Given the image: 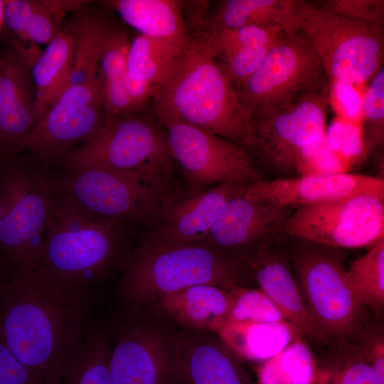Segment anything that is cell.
<instances>
[{
    "mask_svg": "<svg viewBox=\"0 0 384 384\" xmlns=\"http://www.w3.org/2000/svg\"><path fill=\"white\" fill-rule=\"evenodd\" d=\"M161 122L186 196L228 181L262 179L250 155L239 144L186 123Z\"/></svg>",
    "mask_w": 384,
    "mask_h": 384,
    "instance_id": "cell-14",
    "label": "cell"
},
{
    "mask_svg": "<svg viewBox=\"0 0 384 384\" xmlns=\"http://www.w3.org/2000/svg\"><path fill=\"white\" fill-rule=\"evenodd\" d=\"M329 84L312 46L300 32L292 30L235 89L240 102L251 112L289 107Z\"/></svg>",
    "mask_w": 384,
    "mask_h": 384,
    "instance_id": "cell-12",
    "label": "cell"
},
{
    "mask_svg": "<svg viewBox=\"0 0 384 384\" xmlns=\"http://www.w3.org/2000/svg\"><path fill=\"white\" fill-rule=\"evenodd\" d=\"M294 209L244 192L225 203L203 242L240 261L261 245L280 242L283 225Z\"/></svg>",
    "mask_w": 384,
    "mask_h": 384,
    "instance_id": "cell-17",
    "label": "cell"
},
{
    "mask_svg": "<svg viewBox=\"0 0 384 384\" xmlns=\"http://www.w3.org/2000/svg\"><path fill=\"white\" fill-rule=\"evenodd\" d=\"M250 281L241 261L206 242L151 247L134 241L109 299L123 307L144 309L191 286L209 284L230 292Z\"/></svg>",
    "mask_w": 384,
    "mask_h": 384,
    "instance_id": "cell-4",
    "label": "cell"
},
{
    "mask_svg": "<svg viewBox=\"0 0 384 384\" xmlns=\"http://www.w3.org/2000/svg\"><path fill=\"white\" fill-rule=\"evenodd\" d=\"M53 193L50 169L39 159L0 154V255L14 270L35 266Z\"/></svg>",
    "mask_w": 384,
    "mask_h": 384,
    "instance_id": "cell-7",
    "label": "cell"
},
{
    "mask_svg": "<svg viewBox=\"0 0 384 384\" xmlns=\"http://www.w3.org/2000/svg\"><path fill=\"white\" fill-rule=\"evenodd\" d=\"M316 365L309 346L299 338L261 363L257 384H313Z\"/></svg>",
    "mask_w": 384,
    "mask_h": 384,
    "instance_id": "cell-33",
    "label": "cell"
},
{
    "mask_svg": "<svg viewBox=\"0 0 384 384\" xmlns=\"http://www.w3.org/2000/svg\"><path fill=\"white\" fill-rule=\"evenodd\" d=\"M293 26L312 46L329 80L361 84L383 67L384 24L348 18L319 3L297 0Z\"/></svg>",
    "mask_w": 384,
    "mask_h": 384,
    "instance_id": "cell-9",
    "label": "cell"
},
{
    "mask_svg": "<svg viewBox=\"0 0 384 384\" xmlns=\"http://www.w3.org/2000/svg\"><path fill=\"white\" fill-rule=\"evenodd\" d=\"M282 233L338 249L373 247L384 240V196L360 194L298 207Z\"/></svg>",
    "mask_w": 384,
    "mask_h": 384,
    "instance_id": "cell-13",
    "label": "cell"
},
{
    "mask_svg": "<svg viewBox=\"0 0 384 384\" xmlns=\"http://www.w3.org/2000/svg\"><path fill=\"white\" fill-rule=\"evenodd\" d=\"M230 293L233 304L227 321L276 322L286 320L277 306L260 289L240 287Z\"/></svg>",
    "mask_w": 384,
    "mask_h": 384,
    "instance_id": "cell-36",
    "label": "cell"
},
{
    "mask_svg": "<svg viewBox=\"0 0 384 384\" xmlns=\"http://www.w3.org/2000/svg\"><path fill=\"white\" fill-rule=\"evenodd\" d=\"M105 120L97 81L70 85L25 139L21 151L50 169L91 139Z\"/></svg>",
    "mask_w": 384,
    "mask_h": 384,
    "instance_id": "cell-15",
    "label": "cell"
},
{
    "mask_svg": "<svg viewBox=\"0 0 384 384\" xmlns=\"http://www.w3.org/2000/svg\"><path fill=\"white\" fill-rule=\"evenodd\" d=\"M14 270L9 263L0 255V297L5 291Z\"/></svg>",
    "mask_w": 384,
    "mask_h": 384,
    "instance_id": "cell-41",
    "label": "cell"
},
{
    "mask_svg": "<svg viewBox=\"0 0 384 384\" xmlns=\"http://www.w3.org/2000/svg\"><path fill=\"white\" fill-rule=\"evenodd\" d=\"M89 3L73 11L67 21L73 37L70 85L97 82L102 52L112 26L104 16L88 7Z\"/></svg>",
    "mask_w": 384,
    "mask_h": 384,
    "instance_id": "cell-29",
    "label": "cell"
},
{
    "mask_svg": "<svg viewBox=\"0 0 384 384\" xmlns=\"http://www.w3.org/2000/svg\"><path fill=\"white\" fill-rule=\"evenodd\" d=\"M129 43L124 31L112 26L102 52L97 81H122L126 72Z\"/></svg>",
    "mask_w": 384,
    "mask_h": 384,
    "instance_id": "cell-37",
    "label": "cell"
},
{
    "mask_svg": "<svg viewBox=\"0 0 384 384\" xmlns=\"http://www.w3.org/2000/svg\"><path fill=\"white\" fill-rule=\"evenodd\" d=\"M6 4V0H0V38L1 36L2 28L4 25V12Z\"/></svg>",
    "mask_w": 384,
    "mask_h": 384,
    "instance_id": "cell-42",
    "label": "cell"
},
{
    "mask_svg": "<svg viewBox=\"0 0 384 384\" xmlns=\"http://www.w3.org/2000/svg\"><path fill=\"white\" fill-rule=\"evenodd\" d=\"M179 384H254L242 360L215 332L178 328Z\"/></svg>",
    "mask_w": 384,
    "mask_h": 384,
    "instance_id": "cell-21",
    "label": "cell"
},
{
    "mask_svg": "<svg viewBox=\"0 0 384 384\" xmlns=\"http://www.w3.org/2000/svg\"><path fill=\"white\" fill-rule=\"evenodd\" d=\"M300 240L287 254L316 329L324 341H359L371 327L369 311L351 291L343 258L336 248Z\"/></svg>",
    "mask_w": 384,
    "mask_h": 384,
    "instance_id": "cell-8",
    "label": "cell"
},
{
    "mask_svg": "<svg viewBox=\"0 0 384 384\" xmlns=\"http://www.w3.org/2000/svg\"><path fill=\"white\" fill-rule=\"evenodd\" d=\"M101 168L121 173L154 191L168 204L185 195L169 151L165 127L145 109L105 118L99 132L53 168Z\"/></svg>",
    "mask_w": 384,
    "mask_h": 384,
    "instance_id": "cell-5",
    "label": "cell"
},
{
    "mask_svg": "<svg viewBox=\"0 0 384 384\" xmlns=\"http://www.w3.org/2000/svg\"><path fill=\"white\" fill-rule=\"evenodd\" d=\"M73 59V37L66 22L36 57L32 66L36 110L39 122L69 87Z\"/></svg>",
    "mask_w": 384,
    "mask_h": 384,
    "instance_id": "cell-27",
    "label": "cell"
},
{
    "mask_svg": "<svg viewBox=\"0 0 384 384\" xmlns=\"http://www.w3.org/2000/svg\"><path fill=\"white\" fill-rule=\"evenodd\" d=\"M330 84L285 108H265L250 114V133L244 149L261 165L296 176L303 152L324 138L330 102Z\"/></svg>",
    "mask_w": 384,
    "mask_h": 384,
    "instance_id": "cell-10",
    "label": "cell"
},
{
    "mask_svg": "<svg viewBox=\"0 0 384 384\" xmlns=\"http://www.w3.org/2000/svg\"><path fill=\"white\" fill-rule=\"evenodd\" d=\"M190 38L168 40L137 34L130 40L125 74L154 86L165 78Z\"/></svg>",
    "mask_w": 384,
    "mask_h": 384,
    "instance_id": "cell-30",
    "label": "cell"
},
{
    "mask_svg": "<svg viewBox=\"0 0 384 384\" xmlns=\"http://www.w3.org/2000/svg\"><path fill=\"white\" fill-rule=\"evenodd\" d=\"M279 244L261 245L240 261L247 268L251 281L257 284L302 336L311 341L324 342L303 302L288 255Z\"/></svg>",
    "mask_w": 384,
    "mask_h": 384,
    "instance_id": "cell-20",
    "label": "cell"
},
{
    "mask_svg": "<svg viewBox=\"0 0 384 384\" xmlns=\"http://www.w3.org/2000/svg\"><path fill=\"white\" fill-rule=\"evenodd\" d=\"M84 0H6L4 25L22 43L48 44Z\"/></svg>",
    "mask_w": 384,
    "mask_h": 384,
    "instance_id": "cell-23",
    "label": "cell"
},
{
    "mask_svg": "<svg viewBox=\"0 0 384 384\" xmlns=\"http://www.w3.org/2000/svg\"><path fill=\"white\" fill-rule=\"evenodd\" d=\"M128 26L145 36L187 41L191 35L182 2L174 0H112L105 1Z\"/></svg>",
    "mask_w": 384,
    "mask_h": 384,
    "instance_id": "cell-26",
    "label": "cell"
},
{
    "mask_svg": "<svg viewBox=\"0 0 384 384\" xmlns=\"http://www.w3.org/2000/svg\"><path fill=\"white\" fill-rule=\"evenodd\" d=\"M99 306L59 288L33 268H18L0 297V336L42 384H59Z\"/></svg>",
    "mask_w": 384,
    "mask_h": 384,
    "instance_id": "cell-1",
    "label": "cell"
},
{
    "mask_svg": "<svg viewBox=\"0 0 384 384\" xmlns=\"http://www.w3.org/2000/svg\"><path fill=\"white\" fill-rule=\"evenodd\" d=\"M254 181H231L183 196L166 208L161 221L143 232L138 242L151 247H174L203 242L225 203Z\"/></svg>",
    "mask_w": 384,
    "mask_h": 384,
    "instance_id": "cell-18",
    "label": "cell"
},
{
    "mask_svg": "<svg viewBox=\"0 0 384 384\" xmlns=\"http://www.w3.org/2000/svg\"><path fill=\"white\" fill-rule=\"evenodd\" d=\"M97 84L105 118L139 111L126 92L122 81H97Z\"/></svg>",
    "mask_w": 384,
    "mask_h": 384,
    "instance_id": "cell-40",
    "label": "cell"
},
{
    "mask_svg": "<svg viewBox=\"0 0 384 384\" xmlns=\"http://www.w3.org/2000/svg\"><path fill=\"white\" fill-rule=\"evenodd\" d=\"M297 0H225L219 1L198 24L197 33L249 26L294 30Z\"/></svg>",
    "mask_w": 384,
    "mask_h": 384,
    "instance_id": "cell-24",
    "label": "cell"
},
{
    "mask_svg": "<svg viewBox=\"0 0 384 384\" xmlns=\"http://www.w3.org/2000/svg\"><path fill=\"white\" fill-rule=\"evenodd\" d=\"M279 26H249L193 34L202 38L217 60L234 53L261 47L280 40L287 32Z\"/></svg>",
    "mask_w": 384,
    "mask_h": 384,
    "instance_id": "cell-34",
    "label": "cell"
},
{
    "mask_svg": "<svg viewBox=\"0 0 384 384\" xmlns=\"http://www.w3.org/2000/svg\"><path fill=\"white\" fill-rule=\"evenodd\" d=\"M245 195L297 208L360 194L384 196V179L360 174L292 176L250 183Z\"/></svg>",
    "mask_w": 384,
    "mask_h": 384,
    "instance_id": "cell-19",
    "label": "cell"
},
{
    "mask_svg": "<svg viewBox=\"0 0 384 384\" xmlns=\"http://www.w3.org/2000/svg\"><path fill=\"white\" fill-rule=\"evenodd\" d=\"M53 189L90 212L134 230H148L161 220L169 204L133 178L105 169L53 168Z\"/></svg>",
    "mask_w": 384,
    "mask_h": 384,
    "instance_id": "cell-11",
    "label": "cell"
},
{
    "mask_svg": "<svg viewBox=\"0 0 384 384\" xmlns=\"http://www.w3.org/2000/svg\"><path fill=\"white\" fill-rule=\"evenodd\" d=\"M112 384H179L178 328L154 307L126 308L107 299Z\"/></svg>",
    "mask_w": 384,
    "mask_h": 384,
    "instance_id": "cell-6",
    "label": "cell"
},
{
    "mask_svg": "<svg viewBox=\"0 0 384 384\" xmlns=\"http://www.w3.org/2000/svg\"><path fill=\"white\" fill-rule=\"evenodd\" d=\"M151 100L161 121H177L213 133L242 147L248 140V110L206 42L191 35Z\"/></svg>",
    "mask_w": 384,
    "mask_h": 384,
    "instance_id": "cell-3",
    "label": "cell"
},
{
    "mask_svg": "<svg viewBox=\"0 0 384 384\" xmlns=\"http://www.w3.org/2000/svg\"><path fill=\"white\" fill-rule=\"evenodd\" d=\"M321 5L340 16L372 23L384 24L383 0H327Z\"/></svg>",
    "mask_w": 384,
    "mask_h": 384,
    "instance_id": "cell-39",
    "label": "cell"
},
{
    "mask_svg": "<svg viewBox=\"0 0 384 384\" xmlns=\"http://www.w3.org/2000/svg\"><path fill=\"white\" fill-rule=\"evenodd\" d=\"M100 308L90 314L59 384H112L110 342Z\"/></svg>",
    "mask_w": 384,
    "mask_h": 384,
    "instance_id": "cell-28",
    "label": "cell"
},
{
    "mask_svg": "<svg viewBox=\"0 0 384 384\" xmlns=\"http://www.w3.org/2000/svg\"><path fill=\"white\" fill-rule=\"evenodd\" d=\"M232 304L230 292L198 284L166 295L151 307L177 328L215 333L228 319Z\"/></svg>",
    "mask_w": 384,
    "mask_h": 384,
    "instance_id": "cell-22",
    "label": "cell"
},
{
    "mask_svg": "<svg viewBox=\"0 0 384 384\" xmlns=\"http://www.w3.org/2000/svg\"><path fill=\"white\" fill-rule=\"evenodd\" d=\"M242 361L263 362L301 336L287 320L276 322L227 321L216 332Z\"/></svg>",
    "mask_w": 384,
    "mask_h": 384,
    "instance_id": "cell-25",
    "label": "cell"
},
{
    "mask_svg": "<svg viewBox=\"0 0 384 384\" xmlns=\"http://www.w3.org/2000/svg\"><path fill=\"white\" fill-rule=\"evenodd\" d=\"M317 143L307 148L302 154L297 166L296 176L349 172L350 169L330 148L326 152L318 151Z\"/></svg>",
    "mask_w": 384,
    "mask_h": 384,
    "instance_id": "cell-38",
    "label": "cell"
},
{
    "mask_svg": "<svg viewBox=\"0 0 384 384\" xmlns=\"http://www.w3.org/2000/svg\"><path fill=\"white\" fill-rule=\"evenodd\" d=\"M53 191L46 238L33 269L100 305L124 268L137 233Z\"/></svg>",
    "mask_w": 384,
    "mask_h": 384,
    "instance_id": "cell-2",
    "label": "cell"
},
{
    "mask_svg": "<svg viewBox=\"0 0 384 384\" xmlns=\"http://www.w3.org/2000/svg\"><path fill=\"white\" fill-rule=\"evenodd\" d=\"M331 346L316 361L313 384H379L360 341H334Z\"/></svg>",
    "mask_w": 384,
    "mask_h": 384,
    "instance_id": "cell-31",
    "label": "cell"
},
{
    "mask_svg": "<svg viewBox=\"0 0 384 384\" xmlns=\"http://www.w3.org/2000/svg\"><path fill=\"white\" fill-rule=\"evenodd\" d=\"M366 151L384 144V69L370 80L361 104Z\"/></svg>",
    "mask_w": 384,
    "mask_h": 384,
    "instance_id": "cell-35",
    "label": "cell"
},
{
    "mask_svg": "<svg viewBox=\"0 0 384 384\" xmlns=\"http://www.w3.org/2000/svg\"><path fill=\"white\" fill-rule=\"evenodd\" d=\"M41 52L14 36L0 50V154L21 152L39 122L32 66Z\"/></svg>",
    "mask_w": 384,
    "mask_h": 384,
    "instance_id": "cell-16",
    "label": "cell"
},
{
    "mask_svg": "<svg viewBox=\"0 0 384 384\" xmlns=\"http://www.w3.org/2000/svg\"><path fill=\"white\" fill-rule=\"evenodd\" d=\"M348 284L358 301L380 319L384 308V240L346 268Z\"/></svg>",
    "mask_w": 384,
    "mask_h": 384,
    "instance_id": "cell-32",
    "label": "cell"
}]
</instances>
